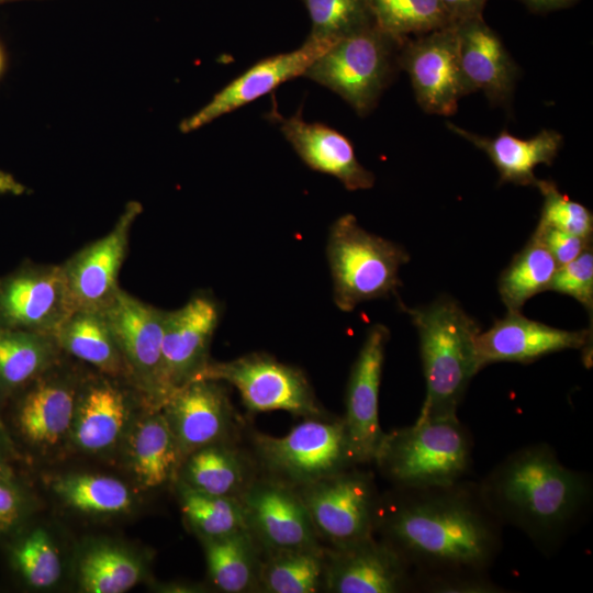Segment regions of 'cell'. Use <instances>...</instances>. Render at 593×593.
I'll return each instance as SVG.
<instances>
[{
  "mask_svg": "<svg viewBox=\"0 0 593 593\" xmlns=\"http://www.w3.org/2000/svg\"><path fill=\"white\" fill-rule=\"evenodd\" d=\"M266 477L299 488L357 466L343 418L307 417L281 437L256 433Z\"/></svg>",
  "mask_w": 593,
  "mask_h": 593,
  "instance_id": "cell-8",
  "label": "cell"
},
{
  "mask_svg": "<svg viewBox=\"0 0 593 593\" xmlns=\"http://www.w3.org/2000/svg\"><path fill=\"white\" fill-rule=\"evenodd\" d=\"M19 460H21V457L0 417V475L15 470V463Z\"/></svg>",
  "mask_w": 593,
  "mask_h": 593,
  "instance_id": "cell-45",
  "label": "cell"
},
{
  "mask_svg": "<svg viewBox=\"0 0 593 593\" xmlns=\"http://www.w3.org/2000/svg\"><path fill=\"white\" fill-rule=\"evenodd\" d=\"M547 290L569 295L592 315L593 310V250L588 247L575 259L559 266Z\"/></svg>",
  "mask_w": 593,
  "mask_h": 593,
  "instance_id": "cell-41",
  "label": "cell"
},
{
  "mask_svg": "<svg viewBox=\"0 0 593 593\" xmlns=\"http://www.w3.org/2000/svg\"><path fill=\"white\" fill-rule=\"evenodd\" d=\"M220 317L217 300L206 292H198L181 307L165 312L161 357L166 399L194 380L210 361Z\"/></svg>",
  "mask_w": 593,
  "mask_h": 593,
  "instance_id": "cell-17",
  "label": "cell"
},
{
  "mask_svg": "<svg viewBox=\"0 0 593 593\" xmlns=\"http://www.w3.org/2000/svg\"><path fill=\"white\" fill-rule=\"evenodd\" d=\"M175 484L183 521L200 539L247 528L239 497L202 493L180 482Z\"/></svg>",
  "mask_w": 593,
  "mask_h": 593,
  "instance_id": "cell-36",
  "label": "cell"
},
{
  "mask_svg": "<svg viewBox=\"0 0 593 593\" xmlns=\"http://www.w3.org/2000/svg\"><path fill=\"white\" fill-rule=\"evenodd\" d=\"M55 337L67 357L100 373L130 382L125 361L104 311L75 310Z\"/></svg>",
  "mask_w": 593,
  "mask_h": 593,
  "instance_id": "cell-27",
  "label": "cell"
},
{
  "mask_svg": "<svg viewBox=\"0 0 593 593\" xmlns=\"http://www.w3.org/2000/svg\"><path fill=\"white\" fill-rule=\"evenodd\" d=\"M311 20L307 36L335 43L376 25L369 0H301Z\"/></svg>",
  "mask_w": 593,
  "mask_h": 593,
  "instance_id": "cell-38",
  "label": "cell"
},
{
  "mask_svg": "<svg viewBox=\"0 0 593 593\" xmlns=\"http://www.w3.org/2000/svg\"><path fill=\"white\" fill-rule=\"evenodd\" d=\"M533 13H548L573 5L580 0H517Z\"/></svg>",
  "mask_w": 593,
  "mask_h": 593,
  "instance_id": "cell-46",
  "label": "cell"
},
{
  "mask_svg": "<svg viewBox=\"0 0 593 593\" xmlns=\"http://www.w3.org/2000/svg\"><path fill=\"white\" fill-rule=\"evenodd\" d=\"M333 43L307 36L287 53L260 59L216 92L201 109L183 119L181 133H191L214 120L270 93L283 82L303 76L309 66Z\"/></svg>",
  "mask_w": 593,
  "mask_h": 593,
  "instance_id": "cell-21",
  "label": "cell"
},
{
  "mask_svg": "<svg viewBox=\"0 0 593 593\" xmlns=\"http://www.w3.org/2000/svg\"><path fill=\"white\" fill-rule=\"evenodd\" d=\"M2 67H3V55H2V52L0 49V72L2 70Z\"/></svg>",
  "mask_w": 593,
  "mask_h": 593,
  "instance_id": "cell-49",
  "label": "cell"
},
{
  "mask_svg": "<svg viewBox=\"0 0 593 593\" xmlns=\"http://www.w3.org/2000/svg\"><path fill=\"white\" fill-rule=\"evenodd\" d=\"M269 116L311 169L335 177L349 191L373 187L374 175L359 163L345 135L326 124L304 121L301 111L284 118L272 110Z\"/></svg>",
  "mask_w": 593,
  "mask_h": 593,
  "instance_id": "cell-24",
  "label": "cell"
},
{
  "mask_svg": "<svg viewBox=\"0 0 593 593\" xmlns=\"http://www.w3.org/2000/svg\"><path fill=\"white\" fill-rule=\"evenodd\" d=\"M447 127L473 146L486 154L499 172V182L516 186H534L538 178L535 168L538 165H552L563 144L562 135L549 128H542L530 138H519L503 130L493 137L482 136L467 131L451 122Z\"/></svg>",
  "mask_w": 593,
  "mask_h": 593,
  "instance_id": "cell-26",
  "label": "cell"
},
{
  "mask_svg": "<svg viewBox=\"0 0 593 593\" xmlns=\"http://www.w3.org/2000/svg\"><path fill=\"white\" fill-rule=\"evenodd\" d=\"M255 478L250 458L224 441L188 455L176 482L202 493L239 497Z\"/></svg>",
  "mask_w": 593,
  "mask_h": 593,
  "instance_id": "cell-30",
  "label": "cell"
},
{
  "mask_svg": "<svg viewBox=\"0 0 593 593\" xmlns=\"http://www.w3.org/2000/svg\"><path fill=\"white\" fill-rule=\"evenodd\" d=\"M592 344V329L567 331L525 317L519 312L495 321L477 337V357L480 368L494 362L528 363L542 356L566 350H588Z\"/></svg>",
  "mask_w": 593,
  "mask_h": 593,
  "instance_id": "cell-22",
  "label": "cell"
},
{
  "mask_svg": "<svg viewBox=\"0 0 593 593\" xmlns=\"http://www.w3.org/2000/svg\"><path fill=\"white\" fill-rule=\"evenodd\" d=\"M121 448L139 489L176 483L183 459L161 407L144 405L133 418Z\"/></svg>",
  "mask_w": 593,
  "mask_h": 593,
  "instance_id": "cell-25",
  "label": "cell"
},
{
  "mask_svg": "<svg viewBox=\"0 0 593 593\" xmlns=\"http://www.w3.org/2000/svg\"><path fill=\"white\" fill-rule=\"evenodd\" d=\"M144 405V398L128 381L87 367L78 390L69 448L88 455L114 451Z\"/></svg>",
  "mask_w": 593,
  "mask_h": 593,
  "instance_id": "cell-11",
  "label": "cell"
},
{
  "mask_svg": "<svg viewBox=\"0 0 593 593\" xmlns=\"http://www.w3.org/2000/svg\"><path fill=\"white\" fill-rule=\"evenodd\" d=\"M165 312L122 288L104 311L131 384L154 407H161L166 400L161 357Z\"/></svg>",
  "mask_w": 593,
  "mask_h": 593,
  "instance_id": "cell-12",
  "label": "cell"
},
{
  "mask_svg": "<svg viewBox=\"0 0 593 593\" xmlns=\"http://www.w3.org/2000/svg\"><path fill=\"white\" fill-rule=\"evenodd\" d=\"M416 327L426 396L416 419L457 416L471 379L481 370L477 357L480 326L449 296L428 305L401 304Z\"/></svg>",
  "mask_w": 593,
  "mask_h": 593,
  "instance_id": "cell-3",
  "label": "cell"
},
{
  "mask_svg": "<svg viewBox=\"0 0 593 593\" xmlns=\"http://www.w3.org/2000/svg\"><path fill=\"white\" fill-rule=\"evenodd\" d=\"M326 257L334 303L346 313L395 293L401 286L400 268L410 260L403 246L369 233L350 213L332 224Z\"/></svg>",
  "mask_w": 593,
  "mask_h": 593,
  "instance_id": "cell-6",
  "label": "cell"
},
{
  "mask_svg": "<svg viewBox=\"0 0 593 593\" xmlns=\"http://www.w3.org/2000/svg\"><path fill=\"white\" fill-rule=\"evenodd\" d=\"M246 526L265 553L323 547L294 486L255 478L239 496Z\"/></svg>",
  "mask_w": 593,
  "mask_h": 593,
  "instance_id": "cell-16",
  "label": "cell"
},
{
  "mask_svg": "<svg viewBox=\"0 0 593 593\" xmlns=\"http://www.w3.org/2000/svg\"><path fill=\"white\" fill-rule=\"evenodd\" d=\"M399 66L407 72L416 102L426 113L452 115L459 100L468 94L455 24L405 38Z\"/></svg>",
  "mask_w": 593,
  "mask_h": 593,
  "instance_id": "cell-14",
  "label": "cell"
},
{
  "mask_svg": "<svg viewBox=\"0 0 593 593\" xmlns=\"http://www.w3.org/2000/svg\"><path fill=\"white\" fill-rule=\"evenodd\" d=\"M86 369L65 356L0 410L1 421L21 459H46L69 448L78 390Z\"/></svg>",
  "mask_w": 593,
  "mask_h": 593,
  "instance_id": "cell-5",
  "label": "cell"
},
{
  "mask_svg": "<svg viewBox=\"0 0 593 593\" xmlns=\"http://www.w3.org/2000/svg\"><path fill=\"white\" fill-rule=\"evenodd\" d=\"M325 548L287 549L265 553L258 592L315 593L324 590Z\"/></svg>",
  "mask_w": 593,
  "mask_h": 593,
  "instance_id": "cell-34",
  "label": "cell"
},
{
  "mask_svg": "<svg viewBox=\"0 0 593 593\" xmlns=\"http://www.w3.org/2000/svg\"><path fill=\"white\" fill-rule=\"evenodd\" d=\"M37 500L18 470L0 475V542L32 521Z\"/></svg>",
  "mask_w": 593,
  "mask_h": 593,
  "instance_id": "cell-40",
  "label": "cell"
},
{
  "mask_svg": "<svg viewBox=\"0 0 593 593\" xmlns=\"http://www.w3.org/2000/svg\"><path fill=\"white\" fill-rule=\"evenodd\" d=\"M0 546L9 572L22 588L47 591L61 581V552L45 526L31 521Z\"/></svg>",
  "mask_w": 593,
  "mask_h": 593,
  "instance_id": "cell-29",
  "label": "cell"
},
{
  "mask_svg": "<svg viewBox=\"0 0 593 593\" xmlns=\"http://www.w3.org/2000/svg\"><path fill=\"white\" fill-rule=\"evenodd\" d=\"M324 591L407 592L414 591V577L390 545L371 536L340 548L325 547Z\"/></svg>",
  "mask_w": 593,
  "mask_h": 593,
  "instance_id": "cell-20",
  "label": "cell"
},
{
  "mask_svg": "<svg viewBox=\"0 0 593 593\" xmlns=\"http://www.w3.org/2000/svg\"><path fill=\"white\" fill-rule=\"evenodd\" d=\"M478 484L497 521L522 530L544 555L580 526L592 502L589 475L563 466L545 443L515 450Z\"/></svg>",
  "mask_w": 593,
  "mask_h": 593,
  "instance_id": "cell-2",
  "label": "cell"
},
{
  "mask_svg": "<svg viewBox=\"0 0 593 593\" xmlns=\"http://www.w3.org/2000/svg\"><path fill=\"white\" fill-rule=\"evenodd\" d=\"M143 211L130 201L113 227L60 264L75 310L105 311L121 287L119 275L127 256L133 224Z\"/></svg>",
  "mask_w": 593,
  "mask_h": 593,
  "instance_id": "cell-15",
  "label": "cell"
},
{
  "mask_svg": "<svg viewBox=\"0 0 593 593\" xmlns=\"http://www.w3.org/2000/svg\"><path fill=\"white\" fill-rule=\"evenodd\" d=\"M402 43L373 25L333 43L303 77L337 93L359 116H366L400 70Z\"/></svg>",
  "mask_w": 593,
  "mask_h": 593,
  "instance_id": "cell-7",
  "label": "cell"
},
{
  "mask_svg": "<svg viewBox=\"0 0 593 593\" xmlns=\"http://www.w3.org/2000/svg\"><path fill=\"white\" fill-rule=\"evenodd\" d=\"M20 190L21 186L16 183L12 177L0 172V192Z\"/></svg>",
  "mask_w": 593,
  "mask_h": 593,
  "instance_id": "cell-48",
  "label": "cell"
},
{
  "mask_svg": "<svg viewBox=\"0 0 593 593\" xmlns=\"http://www.w3.org/2000/svg\"><path fill=\"white\" fill-rule=\"evenodd\" d=\"M65 356L55 335L0 328V410Z\"/></svg>",
  "mask_w": 593,
  "mask_h": 593,
  "instance_id": "cell-31",
  "label": "cell"
},
{
  "mask_svg": "<svg viewBox=\"0 0 593 593\" xmlns=\"http://www.w3.org/2000/svg\"><path fill=\"white\" fill-rule=\"evenodd\" d=\"M195 379L235 387L243 404L253 413L286 411L304 418L326 416L304 372L268 354L210 360Z\"/></svg>",
  "mask_w": 593,
  "mask_h": 593,
  "instance_id": "cell-9",
  "label": "cell"
},
{
  "mask_svg": "<svg viewBox=\"0 0 593 593\" xmlns=\"http://www.w3.org/2000/svg\"><path fill=\"white\" fill-rule=\"evenodd\" d=\"M460 68L468 94L481 91L493 105L508 107L518 67L483 16L455 23Z\"/></svg>",
  "mask_w": 593,
  "mask_h": 593,
  "instance_id": "cell-23",
  "label": "cell"
},
{
  "mask_svg": "<svg viewBox=\"0 0 593 593\" xmlns=\"http://www.w3.org/2000/svg\"><path fill=\"white\" fill-rule=\"evenodd\" d=\"M389 338L385 325L369 328L347 382L342 418L358 465L373 461L384 435L379 422V390Z\"/></svg>",
  "mask_w": 593,
  "mask_h": 593,
  "instance_id": "cell-18",
  "label": "cell"
},
{
  "mask_svg": "<svg viewBox=\"0 0 593 593\" xmlns=\"http://www.w3.org/2000/svg\"><path fill=\"white\" fill-rule=\"evenodd\" d=\"M533 234L546 246L558 267L575 259L592 246V239L540 224H537Z\"/></svg>",
  "mask_w": 593,
  "mask_h": 593,
  "instance_id": "cell-42",
  "label": "cell"
},
{
  "mask_svg": "<svg viewBox=\"0 0 593 593\" xmlns=\"http://www.w3.org/2000/svg\"><path fill=\"white\" fill-rule=\"evenodd\" d=\"M211 584L224 593L258 592L262 549L245 528L200 539Z\"/></svg>",
  "mask_w": 593,
  "mask_h": 593,
  "instance_id": "cell-32",
  "label": "cell"
},
{
  "mask_svg": "<svg viewBox=\"0 0 593 593\" xmlns=\"http://www.w3.org/2000/svg\"><path fill=\"white\" fill-rule=\"evenodd\" d=\"M558 265L546 246L532 234L499 279V293L507 312H519L534 295L547 290Z\"/></svg>",
  "mask_w": 593,
  "mask_h": 593,
  "instance_id": "cell-35",
  "label": "cell"
},
{
  "mask_svg": "<svg viewBox=\"0 0 593 593\" xmlns=\"http://www.w3.org/2000/svg\"><path fill=\"white\" fill-rule=\"evenodd\" d=\"M51 489L64 506L88 516L125 515L136 503L134 492L124 481L101 473L57 475L52 479Z\"/></svg>",
  "mask_w": 593,
  "mask_h": 593,
  "instance_id": "cell-33",
  "label": "cell"
},
{
  "mask_svg": "<svg viewBox=\"0 0 593 593\" xmlns=\"http://www.w3.org/2000/svg\"><path fill=\"white\" fill-rule=\"evenodd\" d=\"M9 1H16V0H0V3H2V2H9Z\"/></svg>",
  "mask_w": 593,
  "mask_h": 593,
  "instance_id": "cell-50",
  "label": "cell"
},
{
  "mask_svg": "<svg viewBox=\"0 0 593 593\" xmlns=\"http://www.w3.org/2000/svg\"><path fill=\"white\" fill-rule=\"evenodd\" d=\"M451 22L480 16L489 0H439Z\"/></svg>",
  "mask_w": 593,
  "mask_h": 593,
  "instance_id": "cell-44",
  "label": "cell"
},
{
  "mask_svg": "<svg viewBox=\"0 0 593 593\" xmlns=\"http://www.w3.org/2000/svg\"><path fill=\"white\" fill-rule=\"evenodd\" d=\"M535 187L542 195L538 224L592 239L593 214L586 206L562 193L555 181L538 179Z\"/></svg>",
  "mask_w": 593,
  "mask_h": 593,
  "instance_id": "cell-39",
  "label": "cell"
},
{
  "mask_svg": "<svg viewBox=\"0 0 593 593\" xmlns=\"http://www.w3.org/2000/svg\"><path fill=\"white\" fill-rule=\"evenodd\" d=\"M376 25L404 41L454 24L439 0H369Z\"/></svg>",
  "mask_w": 593,
  "mask_h": 593,
  "instance_id": "cell-37",
  "label": "cell"
},
{
  "mask_svg": "<svg viewBox=\"0 0 593 593\" xmlns=\"http://www.w3.org/2000/svg\"><path fill=\"white\" fill-rule=\"evenodd\" d=\"M472 441L458 416L416 419L384 433L373 461L394 488L449 485L463 480Z\"/></svg>",
  "mask_w": 593,
  "mask_h": 593,
  "instance_id": "cell-4",
  "label": "cell"
},
{
  "mask_svg": "<svg viewBox=\"0 0 593 593\" xmlns=\"http://www.w3.org/2000/svg\"><path fill=\"white\" fill-rule=\"evenodd\" d=\"M320 541L340 548L374 535L380 500L371 473L355 467L295 488Z\"/></svg>",
  "mask_w": 593,
  "mask_h": 593,
  "instance_id": "cell-10",
  "label": "cell"
},
{
  "mask_svg": "<svg viewBox=\"0 0 593 593\" xmlns=\"http://www.w3.org/2000/svg\"><path fill=\"white\" fill-rule=\"evenodd\" d=\"M146 558L116 541L96 539L85 544L76 559L78 589L86 593H123L145 579Z\"/></svg>",
  "mask_w": 593,
  "mask_h": 593,
  "instance_id": "cell-28",
  "label": "cell"
},
{
  "mask_svg": "<svg viewBox=\"0 0 593 593\" xmlns=\"http://www.w3.org/2000/svg\"><path fill=\"white\" fill-rule=\"evenodd\" d=\"M161 591L166 592H202L201 585L186 584V583H172L161 586Z\"/></svg>",
  "mask_w": 593,
  "mask_h": 593,
  "instance_id": "cell-47",
  "label": "cell"
},
{
  "mask_svg": "<svg viewBox=\"0 0 593 593\" xmlns=\"http://www.w3.org/2000/svg\"><path fill=\"white\" fill-rule=\"evenodd\" d=\"M161 411L182 459L209 445L231 441L236 414L223 382L195 379L170 393Z\"/></svg>",
  "mask_w": 593,
  "mask_h": 593,
  "instance_id": "cell-19",
  "label": "cell"
},
{
  "mask_svg": "<svg viewBox=\"0 0 593 593\" xmlns=\"http://www.w3.org/2000/svg\"><path fill=\"white\" fill-rule=\"evenodd\" d=\"M74 311L60 264L24 261L0 276V328L55 335Z\"/></svg>",
  "mask_w": 593,
  "mask_h": 593,
  "instance_id": "cell-13",
  "label": "cell"
},
{
  "mask_svg": "<svg viewBox=\"0 0 593 593\" xmlns=\"http://www.w3.org/2000/svg\"><path fill=\"white\" fill-rule=\"evenodd\" d=\"M414 591L428 593H501L504 590L488 574L459 575L419 581Z\"/></svg>",
  "mask_w": 593,
  "mask_h": 593,
  "instance_id": "cell-43",
  "label": "cell"
},
{
  "mask_svg": "<svg viewBox=\"0 0 593 593\" xmlns=\"http://www.w3.org/2000/svg\"><path fill=\"white\" fill-rule=\"evenodd\" d=\"M502 527L478 483L394 488L381 495L376 532L419 581L488 574L502 549Z\"/></svg>",
  "mask_w": 593,
  "mask_h": 593,
  "instance_id": "cell-1",
  "label": "cell"
}]
</instances>
